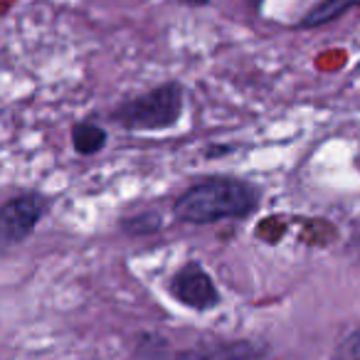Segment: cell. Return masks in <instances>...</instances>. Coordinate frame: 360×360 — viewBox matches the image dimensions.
<instances>
[{"label": "cell", "instance_id": "obj_1", "mask_svg": "<svg viewBox=\"0 0 360 360\" xmlns=\"http://www.w3.org/2000/svg\"><path fill=\"white\" fill-rule=\"evenodd\" d=\"M257 191L237 178H210L205 183L188 188L175 200L173 212L188 225H212L220 220H237L257 210Z\"/></svg>", "mask_w": 360, "mask_h": 360}, {"label": "cell", "instance_id": "obj_2", "mask_svg": "<svg viewBox=\"0 0 360 360\" xmlns=\"http://www.w3.org/2000/svg\"><path fill=\"white\" fill-rule=\"evenodd\" d=\"M183 86L178 82H168L129 99L116 109L114 116L129 131H165L173 129L183 116Z\"/></svg>", "mask_w": 360, "mask_h": 360}, {"label": "cell", "instance_id": "obj_3", "mask_svg": "<svg viewBox=\"0 0 360 360\" xmlns=\"http://www.w3.org/2000/svg\"><path fill=\"white\" fill-rule=\"evenodd\" d=\"M47 212V200L40 193H22L8 200L0 212V240L3 247H13L25 242L35 232Z\"/></svg>", "mask_w": 360, "mask_h": 360}, {"label": "cell", "instance_id": "obj_4", "mask_svg": "<svg viewBox=\"0 0 360 360\" xmlns=\"http://www.w3.org/2000/svg\"><path fill=\"white\" fill-rule=\"evenodd\" d=\"M170 294L175 301L193 311H210L220 304V291H217L212 276L200 264H188L170 279Z\"/></svg>", "mask_w": 360, "mask_h": 360}, {"label": "cell", "instance_id": "obj_5", "mask_svg": "<svg viewBox=\"0 0 360 360\" xmlns=\"http://www.w3.org/2000/svg\"><path fill=\"white\" fill-rule=\"evenodd\" d=\"M259 355L262 348L250 340H220V343L180 350L168 360H257Z\"/></svg>", "mask_w": 360, "mask_h": 360}, {"label": "cell", "instance_id": "obj_6", "mask_svg": "<svg viewBox=\"0 0 360 360\" xmlns=\"http://www.w3.org/2000/svg\"><path fill=\"white\" fill-rule=\"evenodd\" d=\"M360 6V0H321L319 6L301 20V27H321L328 22L338 20L340 15H345L348 11Z\"/></svg>", "mask_w": 360, "mask_h": 360}, {"label": "cell", "instance_id": "obj_7", "mask_svg": "<svg viewBox=\"0 0 360 360\" xmlns=\"http://www.w3.org/2000/svg\"><path fill=\"white\" fill-rule=\"evenodd\" d=\"M106 129L99 124H89V121H84V124H77L75 129H72V146H75L77 153L82 155H94L99 153L101 148L106 146Z\"/></svg>", "mask_w": 360, "mask_h": 360}, {"label": "cell", "instance_id": "obj_8", "mask_svg": "<svg viewBox=\"0 0 360 360\" xmlns=\"http://www.w3.org/2000/svg\"><path fill=\"white\" fill-rule=\"evenodd\" d=\"M160 227V215L155 212H141L136 217H129L124 222V230L131 232V235H146V232H153Z\"/></svg>", "mask_w": 360, "mask_h": 360}, {"label": "cell", "instance_id": "obj_9", "mask_svg": "<svg viewBox=\"0 0 360 360\" xmlns=\"http://www.w3.org/2000/svg\"><path fill=\"white\" fill-rule=\"evenodd\" d=\"M335 360H360V328L353 330V333L338 345Z\"/></svg>", "mask_w": 360, "mask_h": 360}, {"label": "cell", "instance_id": "obj_10", "mask_svg": "<svg viewBox=\"0 0 360 360\" xmlns=\"http://www.w3.org/2000/svg\"><path fill=\"white\" fill-rule=\"evenodd\" d=\"M183 6H207V0H180Z\"/></svg>", "mask_w": 360, "mask_h": 360}]
</instances>
